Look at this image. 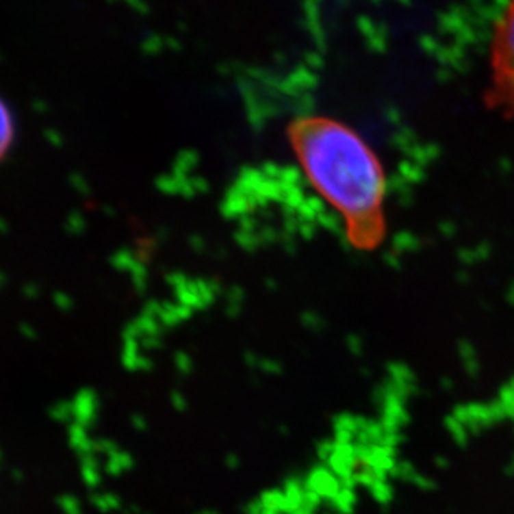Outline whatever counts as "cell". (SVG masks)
I'll use <instances>...</instances> for the list:
<instances>
[{
	"mask_svg": "<svg viewBox=\"0 0 514 514\" xmlns=\"http://www.w3.org/2000/svg\"><path fill=\"white\" fill-rule=\"evenodd\" d=\"M485 103L514 118V0H506L491 25Z\"/></svg>",
	"mask_w": 514,
	"mask_h": 514,
	"instance_id": "cell-2",
	"label": "cell"
},
{
	"mask_svg": "<svg viewBox=\"0 0 514 514\" xmlns=\"http://www.w3.org/2000/svg\"><path fill=\"white\" fill-rule=\"evenodd\" d=\"M14 142V118L9 107L0 99V160L9 153Z\"/></svg>",
	"mask_w": 514,
	"mask_h": 514,
	"instance_id": "cell-3",
	"label": "cell"
},
{
	"mask_svg": "<svg viewBox=\"0 0 514 514\" xmlns=\"http://www.w3.org/2000/svg\"><path fill=\"white\" fill-rule=\"evenodd\" d=\"M287 135L305 179L336 215L348 245L365 253L380 250L389 233L388 175L376 150L331 115L293 118Z\"/></svg>",
	"mask_w": 514,
	"mask_h": 514,
	"instance_id": "cell-1",
	"label": "cell"
}]
</instances>
